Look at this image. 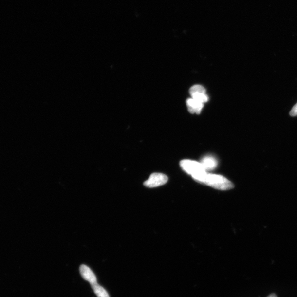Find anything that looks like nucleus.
I'll return each instance as SVG.
<instances>
[{"label": "nucleus", "mask_w": 297, "mask_h": 297, "mask_svg": "<svg viewBox=\"0 0 297 297\" xmlns=\"http://www.w3.org/2000/svg\"><path fill=\"white\" fill-rule=\"evenodd\" d=\"M193 179L199 183L209 186L216 189L227 190L234 187V185L230 181L222 175L205 172Z\"/></svg>", "instance_id": "f257e3e1"}, {"label": "nucleus", "mask_w": 297, "mask_h": 297, "mask_svg": "<svg viewBox=\"0 0 297 297\" xmlns=\"http://www.w3.org/2000/svg\"><path fill=\"white\" fill-rule=\"evenodd\" d=\"M180 167L186 173L192 176L193 178L206 172L201 163L190 160L181 161Z\"/></svg>", "instance_id": "f03ea898"}, {"label": "nucleus", "mask_w": 297, "mask_h": 297, "mask_svg": "<svg viewBox=\"0 0 297 297\" xmlns=\"http://www.w3.org/2000/svg\"><path fill=\"white\" fill-rule=\"evenodd\" d=\"M168 177L164 174L154 173L151 174L149 178L144 182V185L148 188H155L167 183Z\"/></svg>", "instance_id": "7ed1b4c3"}, {"label": "nucleus", "mask_w": 297, "mask_h": 297, "mask_svg": "<svg viewBox=\"0 0 297 297\" xmlns=\"http://www.w3.org/2000/svg\"><path fill=\"white\" fill-rule=\"evenodd\" d=\"M191 97L204 104L209 101V96L206 94V89L201 85H195L189 89Z\"/></svg>", "instance_id": "20e7f679"}, {"label": "nucleus", "mask_w": 297, "mask_h": 297, "mask_svg": "<svg viewBox=\"0 0 297 297\" xmlns=\"http://www.w3.org/2000/svg\"><path fill=\"white\" fill-rule=\"evenodd\" d=\"M79 271L82 278L90 283L91 285L97 283L95 275L89 267L82 265L80 266Z\"/></svg>", "instance_id": "39448f33"}, {"label": "nucleus", "mask_w": 297, "mask_h": 297, "mask_svg": "<svg viewBox=\"0 0 297 297\" xmlns=\"http://www.w3.org/2000/svg\"><path fill=\"white\" fill-rule=\"evenodd\" d=\"M186 104L188 111L191 113L200 114L204 107V104L192 97L186 100Z\"/></svg>", "instance_id": "423d86ee"}, {"label": "nucleus", "mask_w": 297, "mask_h": 297, "mask_svg": "<svg viewBox=\"0 0 297 297\" xmlns=\"http://www.w3.org/2000/svg\"><path fill=\"white\" fill-rule=\"evenodd\" d=\"M201 163L206 171L213 170L218 167V160L213 156H206L202 159Z\"/></svg>", "instance_id": "0eeeda50"}, {"label": "nucleus", "mask_w": 297, "mask_h": 297, "mask_svg": "<svg viewBox=\"0 0 297 297\" xmlns=\"http://www.w3.org/2000/svg\"><path fill=\"white\" fill-rule=\"evenodd\" d=\"M91 286L97 297H110L107 291L97 283L93 284Z\"/></svg>", "instance_id": "6e6552de"}, {"label": "nucleus", "mask_w": 297, "mask_h": 297, "mask_svg": "<svg viewBox=\"0 0 297 297\" xmlns=\"http://www.w3.org/2000/svg\"><path fill=\"white\" fill-rule=\"evenodd\" d=\"M290 114L292 117L297 116V103L293 107Z\"/></svg>", "instance_id": "1a4fd4ad"}, {"label": "nucleus", "mask_w": 297, "mask_h": 297, "mask_svg": "<svg viewBox=\"0 0 297 297\" xmlns=\"http://www.w3.org/2000/svg\"><path fill=\"white\" fill-rule=\"evenodd\" d=\"M277 297V295H276L275 294H271L270 295H269L268 297Z\"/></svg>", "instance_id": "9d476101"}]
</instances>
